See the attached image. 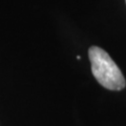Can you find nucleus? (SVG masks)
I'll return each instance as SVG.
<instances>
[{"label": "nucleus", "mask_w": 126, "mask_h": 126, "mask_svg": "<svg viewBox=\"0 0 126 126\" xmlns=\"http://www.w3.org/2000/svg\"><path fill=\"white\" fill-rule=\"evenodd\" d=\"M88 57L96 80L109 90H121L126 86L123 74L111 57L99 46H90Z\"/></svg>", "instance_id": "obj_1"}]
</instances>
